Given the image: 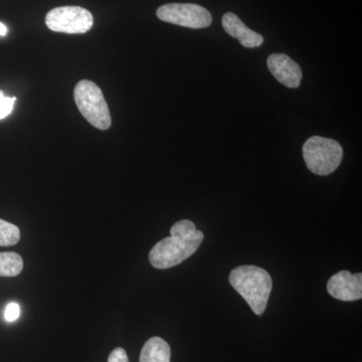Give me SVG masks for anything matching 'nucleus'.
Listing matches in <instances>:
<instances>
[{
    "mask_svg": "<svg viewBox=\"0 0 362 362\" xmlns=\"http://www.w3.org/2000/svg\"><path fill=\"white\" fill-rule=\"evenodd\" d=\"M204 239L189 220L177 221L171 226L170 237L157 243L149 252V262L154 268L168 269L180 265L192 257Z\"/></svg>",
    "mask_w": 362,
    "mask_h": 362,
    "instance_id": "nucleus-1",
    "label": "nucleus"
},
{
    "mask_svg": "<svg viewBox=\"0 0 362 362\" xmlns=\"http://www.w3.org/2000/svg\"><path fill=\"white\" fill-rule=\"evenodd\" d=\"M228 280L255 314L265 312L273 287L268 272L257 266H240L230 272Z\"/></svg>",
    "mask_w": 362,
    "mask_h": 362,
    "instance_id": "nucleus-2",
    "label": "nucleus"
},
{
    "mask_svg": "<svg viewBox=\"0 0 362 362\" xmlns=\"http://www.w3.org/2000/svg\"><path fill=\"white\" fill-rule=\"evenodd\" d=\"M303 157L307 168L314 175H329L341 163L343 149L337 140L313 136L304 143Z\"/></svg>",
    "mask_w": 362,
    "mask_h": 362,
    "instance_id": "nucleus-3",
    "label": "nucleus"
},
{
    "mask_svg": "<svg viewBox=\"0 0 362 362\" xmlns=\"http://www.w3.org/2000/svg\"><path fill=\"white\" fill-rule=\"evenodd\" d=\"M74 98L78 111L90 125L100 130H108L112 119L103 93L95 83L82 80L74 90Z\"/></svg>",
    "mask_w": 362,
    "mask_h": 362,
    "instance_id": "nucleus-4",
    "label": "nucleus"
},
{
    "mask_svg": "<svg viewBox=\"0 0 362 362\" xmlns=\"http://www.w3.org/2000/svg\"><path fill=\"white\" fill-rule=\"evenodd\" d=\"M45 25L52 32L82 35L94 25L92 13L80 6L56 7L45 16Z\"/></svg>",
    "mask_w": 362,
    "mask_h": 362,
    "instance_id": "nucleus-5",
    "label": "nucleus"
},
{
    "mask_svg": "<svg viewBox=\"0 0 362 362\" xmlns=\"http://www.w3.org/2000/svg\"><path fill=\"white\" fill-rule=\"evenodd\" d=\"M156 14L162 21L189 28H207L213 21L207 9L194 4H164L157 9Z\"/></svg>",
    "mask_w": 362,
    "mask_h": 362,
    "instance_id": "nucleus-6",
    "label": "nucleus"
},
{
    "mask_svg": "<svg viewBox=\"0 0 362 362\" xmlns=\"http://www.w3.org/2000/svg\"><path fill=\"white\" fill-rule=\"evenodd\" d=\"M331 296L341 301H356L362 298V274L352 275L349 271H340L327 283Z\"/></svg>",
    "mask_w": 362,
    "mask_h": 362,
    "instance_id": "nucleus-7",
    "label": "nucleus"
},
{
    "mask_svg": "<svg viewBox=\"0 0 362 362\" xmlns=\"http://www.w3.org/2000/svg\"><path fill=\"white\" fill-rule=\"evenodd\" d=\"M267 66L278 82L290 89H296L301 84V68L285 54H272L267 59Z\"/></svg>",
    "mask_w": 362,
    "mask_h": 362,
    "instance_id": "nucleus-8",
    "label": "nucleus"
},
{
    "mask_svg": "<svg viewBox=\"0 0 362 362\" xmlns=\"http://www.w3.org/2000/svg\"><path fill=\"white\" fill-rule=\"evenodd\" d=\"M221 23H223V28L226 33L230 37L239 40L243 47L254 49V47H258L263 45L264 37L259 33L250 30L235 13H226L223 16Z\"/></svg>",
    "mask_w": 362,
    "mask_h": 362,
    "instance_id": "nucleus-9",
    "label": "nucleus"
},
{
    "mask_svg": "<svg viewBox=\"0 0 362 362\" xmlns=\"http://www.w3.org/2000/svg\"><path fill=\"white\" fill-rule=\"evenodd\" d=\"M170 357L168 343L160 337H152L143 346L139 362H170Z\"/></svg>",
    "mask_w": 362,
    "mask_h": 362,
    "instance_id": "nucleus-10",
    "label": "nucleus"
},
{
    "mask_svg": "<svg viewBox=\"0 0 362 362\" xmlns=\"http://www.w3.org/2000/svg\"><path fill=\"white\" fill-rule=\"evenodd\" d=\"M23 269V259L18 252H0V277H16Z\"/></svg>",
    "mask_w": 362,
    "mask_h": 362,
    "instance_id": "nucleus-11",
    "label": "nucleus"
},
{
    "mask_svg": "<svg viewBox=\"0 0 362 362\" xmlns=\"http://www.w3.org/2000/svg\"><path fill=\"white\" fill-rule=\"evenodd\" d=\"M21 240V230L16 225L0 218V246L11 247Z\"/></svg>",
    "mask_w": 362,
    "mask_h": 362,
    "instance_id": "nucleus-12",
    "label": "nucleus"
},
{
    "mask_svg": "<svg viewBox=\"0 0 362 362\" xmlns=\"http://www.w3.org/2000/svg\"><path fill=\"white\" fill-rule=\"evenodd\" d=\"M16 97H6L4 93L0 90V120L6 118L13 112Z\"/></svg>",
    "mask_w": 362,
    "mask_h": 362,
    "instance_id": "nucleus-13",
    "label": "nucleus"
},
{
    "mask_svg": "<svg viewBox=\"0 0 362 362\" xmlns=\"http://www.w3.org/2000/svg\"><path fill=\"white\" fill-rule=\"evenodd\" d=\"M20 306L16 303H9L6 306V312H4V317L8 322H13L20 317Z\"/></svg>",
    "mask_w": 362,
    "mask_h": 362,
    "instance_id": "nucleus-14",
    "label": "nucleus"
},
{
    "mask_svg": "<svg viewBox=\"0 0 362 362\" xmlns=\"http://www.w3.org/2000/svg\"><path fill=\"white\" fill-rule=\"evenodd\" d=\"M108 362H129V358L125 349L117 347L109 356Z\"/></svg>",
    "mask_w": 362,
    "mask_h": 362,
    "instance_id": "nucleus-15",
    "label": "nucleus"
},
{
    "mask_svg": "<svg viewBox=\"0 0 362 362\" xmlns=\"http://www.w3.org/2000/svg\"><path fill=\"white\" fill-rule=\"evenodd\" d=\"M7 35V28L4 23H0V37H6Z\"/></svg>",
    "mask_w": 362,
    "mask_h": 362,
    "instance_id": "nucleus-16",
    "label": "nucleus"
}]
</instances>
